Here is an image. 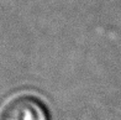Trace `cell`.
Instances as JSON below:
<instances>
[{"label": "cell", "mask_w": 121, "mask_h": 120, "mask_svg": "<svg viewBox=\"0 0 121 120\" xmlns=\"http://www.w3.org/2000/svg\"><path fill=\"white\" fill-rule=\"evenodd\" d=\"M1 120H51L49 111L40 98L21 94L5 105Z\"/></svg>", "instance_id": "6da1fadb"}]
</instances>
